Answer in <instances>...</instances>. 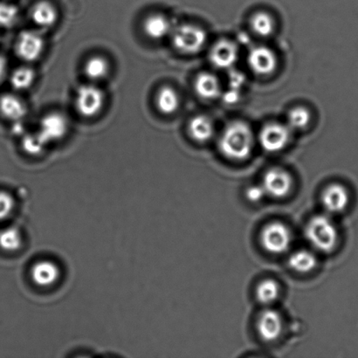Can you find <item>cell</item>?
I'll use <instances>...</instances> for the list:
<instances>
[{"instance_id": "cell-4", "label": "cell", "mask_w": 358, "mask_h": 358, "mask_svg": "<svg viewBox=\"0 0 358 358\" xmlns=\"http://www.w3.org/2000/svg\"><path fill=\"white\" fill-rule=\"evenodd\" d=\"M261 243L266 252L272 255H282L289 250L292 243V234L285 224L275 221L263 228Z\"/></svg>"}, {"instance_id": "cell-20", "label": "cell", "mask_w": 358, "mask_h": 358, "mask_svg": "<svg viewBox=\"0 0 358 358\" xmlns=\"http://www.w3.org/2000/svg\"><path fill=\"white\" fill-rule=\"evenodd\" d=\"M157 108L164 115H173L180 106V97L173 87H161L156 96Z\"/></svg>"}, {"instance_id": "cell-29", "label": "cell", "mask_w": 358, "mask_h": 358, "mask_svg": "<svg viewBox=\"0 0 358 358\" xmlns=\"http://www.w3.org/2000/svg\"><path fill=\"white\" fill-rule=\"evenodd\" d=\"M19 17V10L12 3L0 2V26L10 27L15 24Z\"/></svg>"}, {"instance_id": "cell-31", "label": "cell", "mask_w": 358, "mask_h": 358, "mask_svg": "<svg viewBox=\"0 0 358 358\" xmlns=\"http://www.w3.org/2000/svg\"><path fill=\"white\" fill-rule=\"evenodd\" d=\"M265 195L266 192L262 185H252L247 189V198L251 202L262 201Z\"/></svg>"}, {"instance_id": "cell-28", "label": "cell", "mask_w": 358, "mask_h": 358, "mask_svg": "<svg viewBox=\"0 0 358 358\" xmlns=\"http://www.w3.org/2000/svg\"><path fill=\"white\" fill-rule=\"evenodd\" d=\"M47 145L38 132L24 135L22 139V148L30 156L41 155Z\"/></svg>"}, {"instance_id": "cell-27", "label": "cell", "mask_w": 358, "mask_h": 358, "mask_svg": "<svg viewBox=\"0 0 358 358\" xmlns=\"http://www.w3.org/2000/svg\"><path fill=\"white\" fill-rule=\"evenodd\" d=\"M311 114L307 108L298 106L291 108L287 117V125L292 131H300L310 124Z\"/></svg>"}, {"instance_id": "cell-18", "label": "cell", "mask_w": 358, "mask_h": 358, "mask_svg": "<svg viewBox=\"0 0 358 358\" xmlns=\"http://www.w3.org/2000/svg\"><path fill=\"white\" fill-rule=\"evenodd\" d=\"M31 17L34 23L41 28H51L58 20V12L52 3L40 1L31 10Z\"/></svg>"}, {"instance_id": "cell-8", "label": "cell", "mask_w": 358, "mask_h": 358, "mask_svg": "<svg viewBox=\"0 0 358 358\" xmlns=\"http://www.w3.org/2000/svg\"><path fill=\"white\" fill-rule=\"evenodd\" d=\"M262 185L266 195L275 199H282L289 194L293 186V178L282 168L273 167L266 171Z\"/></svg>"}, {"instance_id": "cell-15", "label": "cell", "mask_w": 358, "mask_h": 358, "mask_svg": "<svg viewBox=\"0 0 358 358\" xmlns=\"http://www.w3.org/2000/svg\"><path fill=\"white\" fill-rule=\"evenodd\" d=\"M143 31L150 38L160 41L171 34L173 24L166 16L156 13L147 17L143 24Z\"/></svg>"}, {"instance_id": "cell-26", "label": "cell", "mask_w": 358, "mask_h": 358, "mask_svg": "<svg viewBox=\"0 0 358 358\" xmlns=\"http://www.w3.org/2000/svg\"><path fill=\"white\" fill-rule=\"evenodd\" d=\"M252 30L259 37H268L275 31V20L270 14L259 12L251 17Z\"/></svg>"}, {"instance_id": "cell-10", "label": "cell", "mask_w": 358, "mask_h": 358, "mask_svg": "<svg viewBox=\"0 0 358 358\" xmlns=\"http://www.w3.org/2000/svg\"><path fill=\"white\" fill-rule=\"evenodd\" d=\"M249 68L255 75L268 76L275 71L278 59L271 49L263 47L252 48L248 56Z\"/></svg>"}, {"instance_id": "cell-17", "label": "cell", "mask_w": 358, "mask_h": 358, "mask_svg": "<svg viewBox=\"0 0 358 358\" xmlns=\"http://www.w3.org/2000/svg\"><path fill=\"white\" fill-rule=\"evenodd\" d=\"M194 90L196 94L203 100H214L221 94L219 79L213 73H200L196 77Z\"/></svg>"}, {"instance_id": "cell-24", "label": "cell", "mask_w": 358, "mask_h": 358, "mask_svg": "<svg viewBox=\"0 0 358 358\" xmlns=\"http://www.w3.org/2000/svg\"><path fill=\"white\" fill-rule=\"evenodd\" d=\"M280 285L273 279L262 280L256 287V297L259 303L264 305L275 303L280 296Z\"/></svg>"}, {"instance_id": "cell-19", "label": "cell", "mask_w": 358, "mask_h": 358, "mask_svg": "<svg viewBox=\"0 0 358 358\" xmlns=\"http://www.w3.org/2000/svg\"><path fill=\"white\" fill-rule=\"evenodd\" d=\"M188 133L195 142H208L214 135L213 122L206 115H196L189 122Z\"/></svg>"}, {"instance_id": "cell-9", "label": "cell", "mask_w": 358, "mask_h": 358, "mask_svg": "<svg viewBox=\"0 0 358 358\" xmlns=\"http://www.w3.org/2000/svg\"><path fill=\"white\" fill-rule=\"evenodd\" d=\"M15 49L20 59L27 62H36L44 52V38L36 31H23L17 38Z\"/></svg>"}, {"instance_id": "cell-7", "label": "cell", "mask_w": 358, "mask_h": 358, "mask_svg": "<svg viewBox=\"0 0 358 358\" xmlns=\"http://www.w3.org/2000/svg\"><path fill=\"white\" fill-rule=\"evenodd\" d=\"M69 129V122L66 115L59 112H51L41 119L37 132L48 145L64 138Z\"/></svg>"}, {"instance_id": "cell-11", "label": "cell", "mask_w": 358, "mask_h": 358, "mask_svg": "<svg viewBox=\"0 0 358 358\" xmlns=\"http://www.w3.org/2000/svg\"><path fill=\"white\" fill-rule=\"evenodd\" d=\"M238 59V48L234 42L221 40L213 45L209 52L212 65L219 69L233 68Z\"/></svg>"}, {"instance_id": "cell-32", "label": "cell", "mask_w": 358, "mask_h": 358, "mask_svg": "<svg viewBox=\"0 0 358 358\" xmlns=\"http://www.w3.org/2000/svg\"><path fill=\"white\" fill-rule=\"evenodd\" d=\"M7 61L3 55H0V83H2L6 75Z\"/></svg>"}, {"instance_id": "cell-23", "label": "cell", "mask_w": 358, "mask_h": 358, "mask_svg": "<svg viewBox=\"0 0 358 358\" xmlns=\"http://www.w3.org/2000/svg\"><path fill=\"white\" fill-rule=\"evenodd\" d=\"M23 245V236L19 228L9 227L0 231V248L3 251H19Z\"/></svg>"}, {"instance_id": "cell-2", "label": "cell", "mask_w": 358, "mask_h": 358, "mask_svg": "<svg viewBox=\"0 0 358 358\" xmlns=\"http://www.w3.org/2000/svg\"><path fill=\"white\" fill-rule=\"evenodd\" d=\"M305 236L317 251L331 252L338 241V231L328 214H318L312 217L305 228Z\"/></svg>"}, {"instance_id": "cell-25", "label": "cell", "mask_w": 358, "mask_h": 358, "mask_svg": "<svg viewBox=\"0 0 358 358\" xmlns=\"http://www.w3.org/2000/svg\"><path fill=\"white\" fill-rule=\"evenodd\" d=\"M34 70L29 66H20L13 72L10 77V85L14 90L23 91L30 89L35 82Z\"/></svg>"}, {"instance_id": "cell-13", "label": "cell", "mask_w": 358, "mask_h": 358, "mask_svg": "<svg viewBox=\"0 0 358 358\" xmlns=\"http://www.w3.org/2000/svg\"><path fill=\"white\" fill-rule=\"evenodd\" d=\"M349 203L348 189L342 185L334 182L328 185L322 192V206L329 214L343 213L348 207Z\"/></svg>"}, {"instance_id": "cell-12", "label": "cell", "mask_w": 358, "mask_h": 358, "mask_svg": "<svg viewBox=\"0 0 358 358\" xmlns=\"http://www.w3.org/2000/svg\"><path fill=\"white\" fill-rule=\"evenodd\" d=\"M259 336L265 342H275L282 335L283 322L282 315L275 310L266 308L262 312L257 320Z\"/></svg>"}, {"instance_id": "cell-22", "label": "cell", "mask_w": 358, "mask_h": 358, "mask_svg": "<svg viewBox=\"0 0 358 358\" xmlns=\"http://www.w3.org/2000/svg\"><path fill=\"white\" fill-rule=\"evenodd\" d=\"M110 63L103 56H93L84 66V72L87 78L92 80H101L106 78L110 73Z\"/></svg>"}, {"instance_id": "cell-3", "label": "cell", "mask_w": 358, "mask_h": 358, "mask_svg": "<svg viewBox=\"0 0 358 358\" xmlns=\"http://www.w3.org/2000/svg\"><path fill=\"white\" fill-rule=\"evenodd\" d=\"M171 37L173 47L185 55L198 54L205 48L207 41L206 31L189 24L174 27Z\"/></svg>"}, {"instance_id": "cell-5", "label": "cell", "mask_w": 358, "mask_h": 358, "mask_svg": "<svg viewBox=\"0 0 358 358\" xmlns=\"http://www.w3.org/2000/svg\"><path fill=\"white\" fill-rule=\"evenodd\" d=\"M105 96L103 90L92 84L80 86L77 90L76 108L83 117H96L103 110Z\"/></svg>"}, {"instance_id": "cell-1", "label": "cell", "mask_w": 358, "mask_h": 358, "mask_svg": "<svg viewBox=\"0 0 358 358\" xmlns=\"http://www.w3.org/2000/svg\"><path fill=\"white\" fill-rule=\"evenodd\" d=\"M254 146V132L247 122H231L221 133L219 148L228 159L243 161L248 159Z\"/></svg>"}, {"instance_id": "cell-14", "label": "cell", "mask_w": 358, "mask_h": 358, "mask_svg": "<svg viewBox=\"0 0 358 358\" xmlns=\"http://www.w3.org/2000/svg\"><path fill=\"white\" fill-rule=\"evenodd\" d=\"M61 276V270L55 262L49 259L34 263L31 269V277L36 285L48 287L55 285Z\"/></svg>"}, {"instance_id": "cell-21", "label": "cell", "mask_w": 358, "mask_h": 358, "mask_svg": "<svg viewBox=\"0 0 358 358\" xmlns=\"http://www.w3.org/2000/svg\"><path fill=\"white\" fill-rule=\"evenodd\" d=\"M317 265V259L313 252L305 250L294 252L289 258V266L294 271L307 273L314 270Z\"/></svg>"}, {"instance_id": "cell-16", "label": "cell", "mask_w": 358, "mask_h": 358, "mask_svg": "<svg viewBox=\"0 0 358 358\" xmlns=\"http://www.w3.org/2000/svg\"><path fill=\"white\" fill-rule=\"evenodd\" d=\"M0 114L7 120L20 122L27 114V105L15 94H3L0 97Z\"/></svg>"}, {"instance_id": "cell-6", "label": "cell", "mask_w": 358, "mask_h": 358, "mask_svg": "<svg viewBox=\"0 0 358 358\" xmlns=\"http://www.w3.org/2000/svg\"><path fill=\"white\" fill-rule=\"evenodd\" d=\"M292 132L287 124L270 122L266 124L259 132V145L266 152H282L289 145Z\"/></svg>"}, {"instance_id": "cell-30", "label": "cell", "mask_w": 358, "mask_h": 358, "mask_svg": "<svg viewBox=\"0 0 358 358\" xmlns=\"http://www.w3.org/2000/svg\"><path fill=\"white\" fill-rule=\"evenodd\" d=\"M15 201L9 192L0 191V221L8 219L13 213Z\"/></svg>"}]
</instances>
